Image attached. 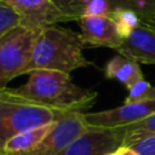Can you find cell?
<instances>
[{"label":"cell","instance_id":"obj_14","mask_svg":"<svg viewBox=\"0 0 155 155\" xmlns=\"http://www.w3.org/2000/svg\"><path fill=\"white\" fill-rule=\"evenodd\" d=\"M125 128V139H124V145L128 147L139 139L155 134V113L149 115L148 117L132 124L130 126L124 127Z\"/></svg>","mask_w":155,"mask_h":155},{"label":"cell","instance_id":"obj_13","mask_svg":"<svg viewBox=\"0 0 155 155\" xmlns=\"http://www.w3.org/2000/svg\"><path fill=\"white\" fill-rule=\"evenodd\" d=\"M110 17L114 21L115 27L122 39L127 38L142 23L138 12L125 7H115Z\"/></svg>","mask_w":155,"mask_h":155},{"label":"cell","instance_id":"obj_2","mask_svg":"<svg viewBox=\"0 0 155 155\" xmlns=\"http://www.w3.org/2000/svg\"><path fill=\"white\" fill-rule=\"evenodd\" d=\"M84 47L80 34L57 24L45 27L36 39L31 61L24 74L36 69L70 74L75 69L88 67L91 62L82 54Z\"/></svg>","mask_w":155,"mask_h":155},{"label":"cell","instance_id":"obj_7","mask_svg":"<svg viewBox=\"0 0 155 155\" xmlns=\"http://www.w3.org/2000/svg\"><path fill=\"white\" fill-rule=\"evenodd\" d=\"M154 113L155 99L139 103H124L117 108L97 113H84V117L87 127L122 128L136 124Z\"/></svg>","mask_w":155,"mask_h":155},{"label":"cell","instance_id":"obj_17","mask_svg":"<svg viewBox=\"0 0 155 155\" xmlns=\"http://www.w3.org/2000/svg\"><path fill=\"white\" fill-rule=\"evenodd\" d=\"M68 21H79L84 13L90 0H51Z\"/></svg>","mask_w":155,"mask_h":155},{"label":"cell","instance_id":"obj_21","mask_svg":"<svg viewBox=\"0 0 155 155\" xmlns=\"http://www.w3.org/2000/svg\"><path fill=\"white\" fill-rule=\"evenodd\" d=\"M108 155H138V154L132 148L126 147V145H122V147H120L119 149H116L115 151H113V153H110Z\"/></svg>","mask_w":155,"mask_h":155},{"label":"cell","instance_id":"obj_4","mask_svg":"<svg viewBox=\"0 0 155 155\" xmlns=\"http://www.w3.org/2000/svg\"><path fill=\"white\" fill-rule=\"evenodd\" d=\"M69 114V113H68ZM67 114L35 104L0 101V140L4 144L11 137L59 121Z\"/></svg>","mask_w":155,"mask_h":155},{"label":"cell","instance_id":"obj_16","mask_svg":"<svg viewBox=\"0 0 155 155\" xmlns=\"http://www.w3.org/2000/svg\"><path fill=\"white\" fill-rule=\"evenodd\" d=\"M128 94L125 98V103H139L155 99V86H153L145 79L137 81L130 88H127Z\"/></svg>","mask_w":155,"mask_h":155},{"label":"cell","instance_id":"obj_10","mask_svg":"<svg viewBox=\"0 0 155 155\" xmlns=\"http://www.w3.org/2000/svg\"><path fill=\"white\" fill-rule=\"evenodd\" d=\"M116 52L137 63L155 64V27L142 21L127 38Z\"/></svg>","mask_w":155,"mask_h":155},{"label":"cell","instance_id":"obj_1","mask_svg":"<svg viewBox=\"0 0 155 155\" xmlns=\"http://www.w3.org/2000/svg\"><path fill=\"white\" fill-rule=\"evenodd\" d=\"M97 96V92L75 85L70 74L46 69L30 71L28 81L19 87L0 88V101L35 104L64 114L85 113Z\"/></svg>","mask_w":155,"mask_h":155},{"label":"cell","instance_id":"obj_18","mask_svg":"<svg viewBox=\"0 0 155 155\" xmlns=\"http://www.w3.org/2000/svg\"><path fill=\"white\" fill-rule=\"evenodd\" d=\"M114 7L131 8L138 12L140 19L148 18L155 11V0H109Z\"/></svg>","mask_w":155,"mask_h":155},{"label":"cell","instance_id":"obj_8","mask_svg":"<svg viewBox=\"0 0 155 155\" xmlns=\"http://www.w3.org/2000/svg\"><path fill=\"white\" fill-rule=\"evenodd\" d=\"M18 11L22 16V25L34 29H44L68 18L51 0H0Z\"/></svg>","mask_w":155,"mask_h":155},{"label":"cell","instance_id":"obj_6","mask_svg":"<svg viewBox=\"0 0 155 155\" xmlns=\"http://www.w3.org/2000/svg\"><path fill=\"white\" fill-rule=\"evenodd\" d=\"M124 139V127H87L61 155H108L122 147Z\"/></svg>","mask_w":155,"mask_h":155},{"label":"cell","instance_id":"obj_5","mask_svg":"<svg viewBox=\"0 0 155 155\" xmlns=\"http://www.w3.org/2000/svg\"><path fill=\"white\" fill-rule=\"evenodd\" d=\"M87 128L84 113L74 111L63 116L53 130L31 150L0 155H61Z\"/></svg>","mask_w":155,"mask_h":155},{"label":"cell","instance_id":"obj_9","mask_svg":"<svg viewBox=\"0 0 155 155\" xmlns=\"http://www.w3.org/2000/svg\"><path fill=\"white\" fill-rule=\"evenodd\" d=\"M81 29V41L85 46L119 48L122 38L119 34L111 17L103 16H82L79 19Z\"/></svg>","mask_w":155,"mask_h":155},{"label":"cell","instance_id":"obj_11","mask_svg":"<svg viewBox=\"0 0 155 155\" xmlns=\"http://www.w3.org/2000/svg\"><path fill=\"white\" fill-rule=\"evenodd\" d=\"M104 75L108 79L119 81L126 88H130L137 81L144 79L139 64L121 54H116L107 62Z\"/></svg>","mask_w":155,"mask_h":155},{"label":"cell","instance_id":"obj_19","mask_svg":"<svg viewBox=\"0 0 155 155\" xmlns=\"http://www.w3.org/2000/svg\"><path fill=\"white\" fill-rule=\"evenodd\" d=\"M114 6L109 0H90L84 16H103V17H110Z\"/></svg>","mask_w":155,"mask_h":155},{"label":"cell","instance_id":"obj_20","mask_svg":"<svg viewBox=\"0 0 155 155\" xmlns=\"http://www.w3.org/2000/svg\"><path fill=\"white\" fill-rule=\"evenodd\" d=\"M128 147L132 148L138 155H155V134L144 137Z\"/></svg>","mask_w":155,"mask_h":155},{"label":"cell","instance_id":"obj_12","mask_svg":"<svg viewBox=\"0 0 155 155\" xmlns=\"http://www.w3.org/2000/svg\"><path fill=\"white\" fill-rule=\"evenodd\" d=\"M57 122L41 126L38 128H33L29 131H24L11 137L4 144H1L0 154H17V153H25L28 150H31L53 130Z\"/></svg>","mask_w":155,"mask_h":155},{"label":"cell","instance_id":"obj_15","mask_svg":"<svg viewBox=\"0 0 155 155\" xmlns=\"http://www.w3.org/2000/svg\"><path fill=\"white\" fill-rule=\"evenodd\" d=\"M23 18L11 5L0 1V36L22 25Z\"/></svg>","mask_w":155,"mask_h":155},{"label":"cell","instance_id":"obj_3","mask_svg":"<svg viewBox=\"0 0 155 155\" xmlns=\"http://www.w3.org/2000/svg\"><path fill=\"white\" fill-rule=\"evenodd\" d=\"M40 31L19 25L0 36V88L7 87V82L25 73Z\"/></svg>","mask_w":155,"mask_h":155},{"label":"cell","instance_id":"obj_22","mask_svg":"<svg viewBox=\"0 0 155 155\" xmlns=\"http://www.w3.org/2000/svg\"><path fill=\"white\" fill-rule=\"evenodd\" d=\"M143 22H145V23H148V24H151V25H154L155 27V11L148 17V18H145V19H142Z\"/></svg>","mask_w":155,"mask_h":155}]
</instances>
